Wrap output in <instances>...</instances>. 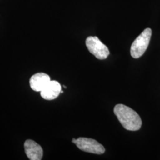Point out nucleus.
Masks as SVG:
<instances>
[{
    "instance_id": "nucleus-1",
    "label": "nucleus",
    "mask_w": 160,
    "mask_h": 160,
    "mask_svg": "<svg viewBox=\"0 0 160 160\" xmlns=\"http://www.w3.org/2000/svg\"><path fill=\"white\" fill-rule=\"evenodd\" d=\"M114 113L120 123L126 130L138 131L142 126V120L137 113L124 104L116 105Z\"/></svg>"
},
{
    "instance_id": "nucleus-2",
    "label": "nucleus",
    "mask_w": 160,
    "mask_h": 160,
    "mask_svg": "<svg viewBox=\"0 0 160 160\" xmlns=\"http://www.w3.org/2000/svg\"><path fill=\"white\" fill-rule=\"evenodd\" d=\"M151 34V29L147 28L133 42L131 48V55L132 57L137 59L143 55L148 46Z\"/></svg>"
},
{
    "instance_id": "nucleus-3",
    "label": "nucleus",
    "mask_w": 160,
    "mask_h": 160,
    "mask_svg": "<svg viewBox=\"0 0 160 160\" xmlns=\"http://www.w3.org/2000/svg\"><path fill=\"white\" fill-rule=\"evenodd\" d=\"M72 142L75 143L80 149L87 152L96 154H103L105 152V148L103 145L92 138H73Z\"/></svg>"
},
{
    "instance_id": "nucleus-4",
    "label": "nucleus",
    "mask_w": 160,
    "mask_h": 160,
    "mask_svg": "<svg viewBox=\"0 0 160 160\" xmlns=\"http://www.w3.org/2000/svg\"><path fill=\"white\" fill-rule=\"evenodd\" d=\"M88 51L98 59H105L110 54L109 49L96 36H89L86 40Z\"/></svg>"
},
{
    "instance_id": "nucleus-5",
    "label": "nucleus",
    "mask_w": 160,
    "mask_h": 160,
    "mask_svg": "<svg viewBox=\"0 0 160 160\" xmlns=\"http://www.w3.org/2000/svg\"><path fill=\"white\" fill-rule=\"evenodd\" d=\"M26 155L30 160H40L42 159L43 151L39 144L33 140L28 139L24 143Z\"/></svg>"
},
{
    "instance_id": "nucleus-6",
    "label": "nucleus",
    "mask_w": 160,
    "mask_h": 160,
    "mask_svg": "<svg viewBox=\"0 0 160 160\" xmlns=\"http://www.w3.org/2000/svg\"><path fill=\"white\" fill-rule=\"evenodd\" d=\"M50 77L43 72H38L32 75L29 81L31 88L36 92H40L51 81Z\"/></svg>"
},
{
    "instance_id": "nucleus-7",
    "label": "nucleus",
    "mask_w": 160,
    "mask_h": 160,
    "mask_svg": "<svg viewBox=\"0 0 160 160\" xmlns=\"http://www.w3.org/2000/svg\"><path fill=\"white\" fill-rule=\"evenodd\" d=\"M61 92V86L57 81H51L40 92V96L46 100H52L57 98Z\"/></svg>"
}]
</instances>
